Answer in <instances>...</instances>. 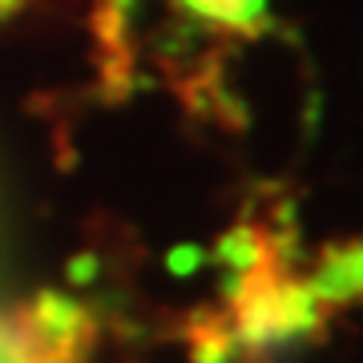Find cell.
<instances>
[{
    "label": "cell",
    "mask_w": 363,
    "mask_h": 363,
    "mask_svg": "<svg viewBox=\"0 0 363 363\" xmlns=\"http://www.w3.org/2000/svg\"><path fill=\"white\" fill-rule=\"evenodd\" d=\"M234 323L238 335L255 347L286 343L319 323V298L307 283H286L259 267L242 274V286L234 295Z\"/></svg>",
    "instance_id": "6da1fadb"
},
{
    "label": "cell",
    "mask_w": 363,
    "mask_h": 363,
    "mask_svg": "<svg viewBox=\"0 0 363 363\" xmlns=\"http://www.w3.org/2000/svg\"><path fill=\"white\" fill-rule=\"evenodd\" d=\"M89 315L61 295H40L25 319L9 331L13 363H69L89 343Z\"/></svg>",
    "instance_id": "7a4b0ae2"
},
{
    "label": "cell",
    "mask_w": 363,
    "mask_h": 363,
    "mask_svg": "<svg viewBox=\"0 0 363 363\" xmlns=\"http://www.w3.org/2000/svg\"><path fill=\"white\" fill-rule=\"evenodd\" d=\"M16 4H21V0H0V13H13Z\"/></svg>",
    "instance_id": "52a82bcc"
},
{
    "label": "cell",
    "mask_w": 363,
    "mask_h": 363,
    "mask_svg": "<svg viewBox=\"0 0 363 363\" xmlns=\"http://www.w3.org/2000/svg\"><path fill=\"white\" fill-rule=\"evenodd\" d=\"M222 259L230 262L238 274H250V271H259V262H262V242L250 230H234L222 238Z\"/></svg>",
    "instance_id": "5b68a950"
},
{
    "label": "cell",
    "mask_w": 363,
    "mask_h": 363,
    "mask_svg": "<svg viewBox=\"0 0 363 363\" xmlns=\"http://www.w3.org/2000/svg\"><path fill=\"white\" fill-rule=\"evenodd\" d=\"M0 363H13V351H9V335H0Z\"/></svg>",
    "instance_id": "8992f818"
},
{
    "label": "cell",
    "mask_w": 363,
    "mask_h": 363,
    "mask_svg": "<svg viewBox=\"0 0 363 363\" xmlns=\"http://www.w3.org/2000/svg\"><path fill=\"white\" fill-rule=\"evenodd\" d=\"M311 295L319 303H351V298H363V242H343V247H331L319 259V271H315Z\"/></svg>",
    "instance_id": "3957f363"
},
{
    "label": "cell",
    "mask_w": 363,
    "mask_h": 363,
    "mask_svg": "<svg viewBox=\"0 0 363 363\" xmlns=\"http://www.w3.org/2000/svg\"><path fill=\"white\" fill-rule=\"evenodd\" d=\"M182 4L210 25L226 28H255L262 9H267V0H182Z\"/></svg>",
    "instance_id": "277c9868"
}]
</instances>
